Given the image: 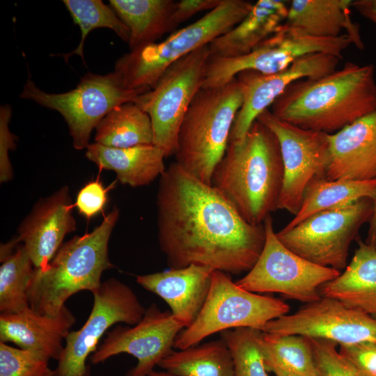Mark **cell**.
Masks as SVG:
<instances>
[{"label": "cell", "mask_w": 376, "mask_h": 376, "mask_svg": "<svg viewBox=\"0 0 376 376\" xmlns=\"http://www.w3.org/2000/svg\"><path fill=\"white\" fill-rule=\"evenodd\" d=\"M157 239L170 268L190 265L248 272L265 243L264 224L246 221L212 185L173 162L159 177Z\"/></svg>", "instance_id": "obj_1"}, {"label": "cell", "mask_w": 376, "mask_h": 376, "mask_svg": "<svg viewBox=\"0 0 376 376\" xmlns=\"http://www.w3.org/2000/svg\"><path fill=\"white\" fill-rule=\"evenodd\" d=\"M375 75L373 64L347 62L322 77L293 82L269 109L299 127L333 134L376 111Z\"/></svg>", "instance_id": "obj_2"}, {"label": "cell", "mask_w": 376, "mask_h": 376, "mask_svg": "<svg viewBox=\"0 0 376 376\" xmlns=\"http://www.w3.org/2000/svg\"><path fill=\"white\" fill-rule=\"evenodd\" d=\"M284 169L274 133L256 120L240 140H230L214 169L212 185L248 223L263 224L278 210Z\"/></svg>", "instance_id": "obj_3"}, {"label": "cell", "mask_w": 376, "mask_h": 376, "mask_svg": "<svg viewBox=\"0 0 376 376\" xmlns=\"http://www.w3.org/2000/svg\"><path fill=\"white\" fill-rule=\"evenodd\" d=\"M118 217L115 206L93 231L63 243L46 269L35 267L29 289L33 310L56 315L73 295L93 292L100 286L103 272L115 267L109 257V241Z\"/></svg>", "instance_id": "obj_4"}, {"label": "cell", "mask_w": 376, "mask_h": 376, "mask_svg": "<svg viewBox=\"0 0 376 376\" xmlns=\"http://www.w3.org/2000/svg\"><path fill=\"white\" fill-rule=\"evenodd\" d=\"M243 94L236 77L212 88H201L180 125L175 162L187 172L212 185L214 169L226 150Z\"/></svg>", "instance_id": "obj_5"}, {"label": "cell", "mask_w": 376, "mask_h": 376, "mask_svg": "<svg viewBox=\"0 0 376 376\" xmlns=\"http://www.w3.org/2000/svg\"><path fill=\"white\" fill-rule=\"evenodd\" d=\"M253 5L245 0H222L217 8L164 40L139 47L123 54L116 61L113 72L127 88L144 93L155 86L172 63L209 45L235 26L248 15Z\"/></svg>", "instance_id": "obj_6"}, {"label": "cell", "mask_w": 376, "mask_h": 376, "mask_svg": "<svg viewBox=\"0 0 376 376\" xmlns=\"http://www.w3.org/2000/svg\"><path fill=\"white\" fill-rule=\"evenodd\" d=\"M289 311L283 301L242 289L228 274L214 270L198 316L178 335L174 347L195 346L209 336L229 329L248 327L263 331L267 322Z\"/></svg>", "instance_id": "obj_7"}, {"label": "cell", "mask_w": 376, "mask_h": 376, "mask_svg": "<svg viewBox=\"0 0 376 376\" xmlns=\"http://www.w3.org/2000/svg\"><path fill=\"white\" fill-rule=\"evenodd\" d=\"M141 94L127 88L112 72H88L74 89L61 93L45 92L29 77L19 97L60 113L68 124L74 148L82 150L90 143L91 132L111 110L126 102H136Z\"/></svg>", "instance_id": "obj_8"}, {"label": "cell", "mask_w": 376, "mask_h": 376, "mask_svg": "<svg viewBox=\"0 0 376 376\" xmlns=\"http://www.w3.org/2000/svg\"><path fill=\"white\" fill-rule=\"evenodd\" d=\"M210 55L207 45L176 61L162 74L155 86L140 95L135 102L149 115L152 144L166 157L175 154L180 125L203 86Z\"/></svg>", "instance_id": "obj_9"}, {"label": "cell", "mask_w": 376, "mask_h": 376, "mask_svg": "<svg viewBox=\"0 0 376 376\" xmlns=\"http://www.w3.org/2000/svg\"><path fill=\"white\" fill-rule=\"evenodd\" d=\"M373 200L361 198L342 207L318 212L295 227L276 233L288 249L315 265L341 271L359 228L369 222Z\"/></svg>", "instance_id": "obj_10"}, {"label": "cell", "mask_w": 376, "mask_h": 376, "mask_svg": "<svg viewBox=\"0 0 376 376\" xmlns=\"http://www.w3.org/2000/svg\"><path fill=\"white\" fill-rule=\"evenodd\" d=\"M266 240L253 267L237 285L254 293L276 292L305 304L322 297L320 288L340 271L312 263L285 246L276 237L271 214L263 222Z\"/></svg>", "instance_id": "obj_11"}, {"label": "cell", "mask_w": 376, "mask_h": 376, "mask_svg": "<svg viewBox=\"0 0 376 376\" xmlns=\"http://www.w3.org/2000/svg\"><path fill=\"white\" fill-rule=\"evenodd\" d=\"M92 293L91 313L79 329L68 334L54 376H91L87 359L107 330L120 322L135 325L146 313L133 290L116 278L102 282Z\"/></svg>", "instance_id": "obj_12"}, {"label": "cell", "mask_w": 376, "mask_h": 376, "mask_svg": "<svg viewBox=\"0 0 376 376\" xmlns=\"http://www.w3.org/2000/svg\"><path fill=\"white\" fill-rule=\"evenodd\" d=\"M352 44L345 33L336 38H314L283 24L246 55L235 58L210 55L202 88L224 85L244 70L275 73L309 54L325 53L342 59L343 52Z\"/></svg>", "instance_id": "obj_13"}, {"label": "cell", "mask_w": 376, "mask_h": 376, "mask_svg": "<svg viewBox=\"0 0 376 376\" xmlns=\"http://www.w3.org/2000/svg\"><path fill=\"white\" fill-rule=\"evenodd\" d=\"M276 135L284 175L278 210L296 214L308 183L324 178L329 162V134L305 130L276 118L269 109L257 118Z\"/></svg>", "instance_id": "obj_14"}, {"label": "cell", "mask_w": 376, "mask_h": 376, "mask_svg": "<svg viewBox=\"0 0 376 376\" xmlns=\"http://www.w3.org/2000/svg\"><path fill=\"white\" fill-rule=\"evenodd\" d=\"M262 331L325 339L339 346L352 345L376 342V318L336 299L322 297L293 314L269 321Z\"/></svg>", "instance_id": "obj_15"}, {"label": "cell", "mask_w": 376, "mask_h": 376, "mask_svg": "<svg viewBox=\"0 0 376 376\" xmlns=\"http://www.w3.org/2000/svg\"><path fill=\"white\" fill-rule=\"evenodd\" d=\"M184 329L171 312L163 311L152 304L136 324L119 325L107 331L89 361L97 365L127 353L135 357L137 363L125 376H147L172 351L178 335Z\"/></svg>", "instance_id": "obj_16"}, {"label": "cell", "mask_w": 376, "mask_h": 376, "mask_svg": "<svg viewBox=\"0 0 376 376\" xmlns=\"http://www.w3.org/2000/svg\"><path fill=\"white\" fill-rule=\"evenodd\" d=\"M341 58L325 53L303 56L285 69L272 74L244 70L235 77L240 84L243 102L233 123L230 140L242 139L260 114L293 82L318 79L335 70Z\"/></svg>", "instance_id": "obj_17"}, {"label": "cell", "mask_w": 376, "mask_h": 376, "mask_svg": "<svg viewBox=\"0 0 376 376\" xmlns=\"http://www.w3.org/2000/svg\"><path fill=\"white\" fill-rule=\"evenodd\" d=\"M69 188L62 187L40 199L20 224L16 237L22 244L36 268L46 269L64 237L76 229Z\"/></svg>", "instance_id": "obj_18"}, {"label": "cell", "mask_w": 376, "mask_h": 376, "mask_svg": "<svg viewBox=\"0 0 376 376\" xmlns=\"http://www.w3.org/2000/svg\"><path fill=\"white\" fill-rule=\"evenodd\" d=\"M327 180L376 178V111L329 134Z\"/></svg>", "instance_id": "obj_19"}, {"label": "cell", "mask_w": 376, "mask_h": 376, "mask_svg": "<svg viewBox=\"0 0 376 376\" xmlns=\"http://www.w3.org/2000/svg\"><path fill=\"white\" fill-rule=\"evenodd\" d=\"M76 318L65 306L56 315L39 313L31 307L0 315V342L13 343L19 348L58 360L63 342L76 323Z\"/></svg>", "instance_id": "obj_20"}, {"label": "cell", "mask_w": 376, "mask_h": 376, "mask_svg": "<svg viewBox=\"0 0 376 376\" xmlns=\"http://www.w3.org/2000/svg\"><path fill=\"white\" fill-rule=\"evenodd\" d=\"M214 270L190 265L136 277V283L167 303L173 316L188 327L198 316L208 293Z\"/></svg>", "instance_id": "obj_21"}, {"label": "cell", "mask_w": 376, "mask_h": 376, "mask_svg": "<svg viewBox=\"0 0 376 376\" xmlns=\"http://www.w3.org/2000/svg\"><path fill=\"white\" fill-rule=\"evenodd\" d=\"M288 1L258 0L235 26L209 45L212 56L235 58L249 54L285 22Z\"/></svg>", "instance_id": "obj_22"}, {"label": "cell", "mask_w": 376, "mask_h": 376, "mask_svg": "<svg viewBox=\"0 0 376 376\" xmlns=\"http://www.w3.org/2000/svg\"><path fill=\"white\" fill-rule=\"evenodd\" d=\"M352 0H292L284 24L314 38H336L345 29L357 48L363 43L358 24L351 19Z\"/></svg>", "instance_id": "obj_23"}, {"label": "cell", "mask_w": 376, "mask_h": 376, "mask_svg": "<svg viewBox=\"0 0 376 376\" xmlns=\"http://www.w3.org/2000/svg\"><path fill=\"white\" fill-rule=\"evenodd\" d=\"M86 157L100 170L114 171L121 184L132 187L150 184L166 169L164 152L154 144L118 148L95 142L86 147Z\"/></svg>", "instance_id": "obj_24"}, {"label": "cell", "mask_w": 376, "mask_h": 376, "mask_svg": "<svg viewBox=\"0 0 376 376\" xmlns=\"http://www.w3.org/2000/svg\"><path fill=\"white\" fill-rule=\"evenodd\" d=\"M356 240L358 248L345 271L319 292L376 318V249L359 236Z\"/></svg>", "instance_id": "obj_25"}, {"label": "cell", "mask_w": 376, "mask_h": 376, "mask_svg": "<svg viewBox=\"0 0 376 376\" xmlns=\"http://www.w3.org/2000/svg\"><path fill=\"white\" fill-rule=\"evenodd\" d=\"M177 1L110 0L109 4L130 31V50L156 42L176 27L173 16Z\"/></svg>", "instance_id": "obj_26"}, {"label": "cell", "mask_w": 376, "mask_h": 376, "mask_svg": "<svg viewBox=\"0 0 376 376\" xmlns=\"http://www.w3.org/2000/svg\"><path fill=\"white\" fill-rule=\"evenodd\" d=\"M376 196V178L368 180H335L315 177L307 185L301 207L283 228L288 230L318 212L342 207L361 198Z\"/></svg>", "instance_id": "obj_27"}, {"label": "cell", "mask_w": 376, "mask_h": 376, "mask_svg": "<svg viewBox=\"0 0 376 376\" xmlns=\"http://www.w3.org/2000/svg\"><path fill=\"white\" fill-rule=\"evenodd\" d=\"M260 345L267 372L275 376H317L310 338L262 331Z\"/></svg>", "instance_id": "obj_28"}, {"label": "cell", "mask_w": 376, "mask_h": 376, "mask_svg": "<svg viewBox=\"0 0 376 376\" xmlns=\"http://www.w3.org/2000/svg\"><path fill=\"white\" fill-rule=\"evenodd\" d=\"M95 130V142L107 147L123 148L153 141L150 118L134 102L114 107Z\"/></svg>", "instance_id": "obj_29"}, {"label": "cell", "mask_w": 376, "mask_h": 376, "mask_svg": "<svg viewBox=\"0 0 376 376\" xmlns=\"http://www.w3.org/2000/svg\"><path fill=\"white\" fill-rule=\"evenodd\" d=\"M158 366L175 376H234L232 355L222 338L172 350Z\"/></svg>", "instance_id": "obj_30"}, {"label": "cell", "mask_w": 376, "mask_h": 376, "mask_svg": "<svg viewBox=\"0 0 376 376\" xmlns=\"http://www.w3.org/2000/svg\"><path fill=\"white\" fill-rule=\"evenodd\" d=\"M0 312L13 313L30 307L29 289L35 266L24 245L1 261Z\"/></svg>", "instance_id": "obj_31"}, {"label": "cell", "mask_w": 376, "mask_h": 376, "mask_svg": "<svg viewBox=\"0 0 376 376\" xmlns=\"http://www.w3.org/2000/svg\"><path fill=\"white\" fill-rule=\"evenodd\" d=\"M72 20L81 31L79 44L72 52L60 54L68 59L72 55H79L84 62V45L88 33L97 28H108L125 42H129L130 31L111 6L101 0H63Z\"/></svg>", "instance_id": "obj_32"}, {"label": "cell", "mask_w": 376, "mask_h": 376, "mask_svg": "<svg viewBox=\"0 0 376 376\" xmlns=\"http://www.w3.org/2000/svg\"><path fill=\"white\" fill-rule=\"evenodd\" d=\"M262 331L240 327L223 331L232 355L234 376H268L260 345Z\"/></svg>", "instance_id": "obj_33"}, {"label": "cell", "mask_w": 376, "mask_h": 376, "mask_svg": "<svg viewBox=\"0 0 376 376\" xmlns=\"http://www.w3.org/2000/svg\"><path fill=\"white\" fill-rule=\"evenodd\" d=\"M49 359L0 342V376H54Z\"/></svg>", "instance_id": "obj_34"}, {"label": "cell", "mask_w": 376, "mask_h": 376, "mask_svg": "<svg viewBox=\"0 0 376 376\" xmlns=\"http://www.w3.org/2000/svg\"><path fill=\"white\" fill-rule=\"evenodd\" d=\"M317 369V376H363L357 368L341 355L334 341L310 338Z\"/></svg>", "instance_id": "obj_35"}, {"label": "cell", "mask_w": 376, "mask_h": 376, "mask_svg": "<svg viewBox=\"0 0 376 376\" xmlns=\"http://www.w3.org/2000/svg\"><path fill=\"white\" fill-rule=\"evenodd\" d=\"M107 192L98 180L91 181L78 192L75 207L79 214L91 219L103 210L107 201Z\"/></svg>", "instance_id": "obj_36"}, {"label": "cell", "mask_w": 376, "mask_h": 376, "mask_svg": "<svg viewBox=\"0 0 376 376\" xmlns=\"http://www.w3.org/2000/svg\"><path fill=\"white\" fill-rule=\"evenodd\" d=\"M339 352L348 359L363 376H376V342L340 345Z\"/></svg>", "instance_id": "obj_37"}, {"label": "cell", "mask_w": 376, "mask_h": 376, "mask_svg": "<svg viewBox=\"0 0 376 376\" xmlns=\"http://www.w3.org/2000/svg\"><path fill=\"white\" fill-rule=\"evenodd\" d=\"M11 107L9 104L0 108V181L6 182L13 177L8 153L15 148V136L9 129Z\"/></svg>", "instance_id": "obj_38"}, {"label": "cell", "mask_w": 376, "mask_h": 376, "mask_svg": "<svg viewBox=\"0 0 376 376\" xmlns=\"http://www.w3.org/2000/svg\"><path fill=\"white\" fill-rule=\"evenodd\" d=\"M221 1L181 0L178 1L173 16V20L175 27L198 13L205 10L211 11L217 8L221 3Z\"/></svg>", "instance_id": "obj_39"}, {"label": "cell", "mask_w": 376, "mask_h": 376, "mask_svg": "<svg viewBox=\"0 0 376 376\" xmlns=\"http://www.w3.org/2000/svg\"><path fill=\"white\" fill-rule=\"evenodd\" d=\"M352 7L361 15L371 21L376 28V0L352 1Z\"/></svg>", "instance_id": "obj_40"}, {"label": "cell", "mask_w": 376, "mask_h": 376, "mask_svg": "<svg viewBox=\"0 0 376 376\" xmlns=\"http://www.w3.org/2000/svg\"><path fill=\"white\" fill-rule=\"evenodd\" d=\"M373 213L368 222L369 228L364 242L376 249V196L373 199Z\"/></svg>", "instance_id": "obj_41"}, {"label": "cell", "mask_w": 376, "mask_h": 376, "mask_svg": "<svg viewBox=\"0 0 376 376\" xmlns=\"http://www.w3.org/2000/svg\"><path fill=\"white\" fill-rule=\"evenodd\" d=\"M147 376H175L166 370L164 371H156L153 370Z\"/></svg>", "instance_id": "obj_42"}]
</instances>
